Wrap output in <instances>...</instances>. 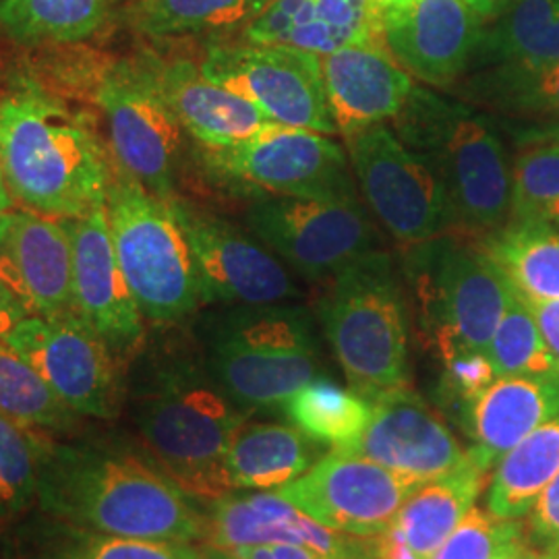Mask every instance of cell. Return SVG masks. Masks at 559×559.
Masks as SVG:
<instances>
[{
	"label": "cell",
	"mask_w": 559,
	"mask_h": 559,
	"mask_svg": "<svg viewBox=\"0 0 559 559\" xmlns=\"http://www.w3.org/2000/svg\"><path fill=\"white\" fill-rule=\"evenodd\" d=\"M36 508L129 539L203 543L205 512L150 454L119 438L44 441Z\"/></svg>",
	"instance_id": "obj_1"
},
{
	"label": "cell",
	"mask_w": 559,
	"mask_h": 559,
	"mask_svg": "<svg viewBox=\"0 0 559 559\" xmlns=\"http://www.w3.org/2000/svg\"><path fill=\"white\" fill-rule=\"evenodd\" d=\"M124 400L143 450L182 491L203 503L233 491L224 460L249 415L212 378L203 353L180 344L143 348Z\"/></svg>",
	"instance_id": "obj_2"
},
{
	"label": "cell",
	"mask_w": 559,
	"mask_h": 559,
	"mask_svg": "<svg viewBox=\"0 0 559 559\" xmlns=\"http://www.w3.org/2000/svg\"><path fill=\"white\" fill-rule=\"evenodd\" d=\"M0 166L13 201L52 221L104 205L117 170L94 120L29 75L0 100Z\"/></svg>",
	"instance_id": "obj_3"
},
{
	"label": "cell",
	"mask_w": 559,
	"mask_h": 559,
	"mask_svg": "<svg viewBox=\"0 0 559 559\" xmlns=\"http://www.w3.org/2000/svg\"><path fill=\"white\" fill-rule=\"evenodd\" d=\"M394 124L400 141L438 170L459 230L483 240L510 221L512 166L487 115L413 87Z\"/></svg>",
	"instance_id": "obj_4"
},
{
	"label": "cell",
	"mask_w": 559,
	"mask_h": 559,
	"mask_svg": "<svg viewBox=\"0 0 559 559\" xmlns=\"http://www.w3.org/2000/svg\"><path fill=\"white\" fill-rule=\"evenodd\" d=\"M201 342L212 378L247 415L282 411L320 378L316 323L300 305H233L205 320Z\"/></svg>",
	"instance_id": "obj_5"
},
{
	"label": "cell",
	"mask_w": 559,
	"mask_h": 559,
	"mask_svg": "<svg viewBox=\"0 0 559 559\" xmlns=\"http://www.w3.org/2000/svg\"><path fill=\"white\" fill-rule=\"evenodd\" d=\"M318 311L340 369L357 394L373 402L411 388L406 307L383 251L367 253L330 280Z\"/></svg>",
	"instance_id": "obj_6"
},
{
	"label": "cell",
	"mask_w": 559,
	"mask_h": 559,
	"mask_svg": "<svg viewBox=\"0 0 559 559\" xmlns=\"http://www.w3.org/2000/svg\"><path fill=\"white\" fill-rule=\"evenodd\" d=\"M406 276L440 355L487 353L512 295V282L483 242L462 230L408 245Z\"/></svg>",
	"instance_id": "obj_7"
},
{
	"label": "cell",
	"mask_w": 559,
	"mask_h": 559,
	"mask_svg": "<svg viewBox=\"0 0 559 559\" xmlns=\"http://www.w3.org/2000/svg\"><path fill=\"white\" fill-rule=\"evenodd\" d=\"M106 218L143 320L179 323L203 305L191 247L170 201L117 168L106 193Z\"/></svg>",
	"instance_id": "obj_8"
},
{
	"label": "cell",
	"mask_w": 559,
	"mask_h": 559,
	"mask_svg": "<svg viewBox=\"0 0 559 559\" xmlns=\"http://www.w3.org/2000/svg\"><path fill=\"white\" fill-rule=\"evenodd\" d=\"M67 80L100 108L117 168L164 200L175 198L185 129L140 59L81 60Z\"/></svg>",
	"instance_id": "obj_9"
},
{
	"label": "cell",
	"mask_w": 559,
	"mask_h": 559,
	"mask_svg": "<svg viewBox=\"0 0 559 559\" xmlns=\"http://www.w3.org/2000/svg\"><path fill=\"white\" fill-rule=\"evenodd\" d=\"M200 156L216 179L265 195L357 200L344 150L318 131L270 124L237 145L201 147Z\"/></svg>",
	"instance_id": "obj_10"
},
{
	"label": "cell",
	"mask_w": 559,
	"mask_h": 559,
	"mask_svg": "<svg viewBox=\"0 0 559 559\" xmlns=\"http://www.w3.org/2000/svg\"><path fill=\"white\" fill-rule=\"evenodd\" d=\"M348 150L365 200L394 239L417 245L459 228L438 170L392 129L360 131L348 138Z\"/></svg>",
	"instance_id": "obj_11"
},
{
	"label": "cell",
	"mask_w": 559,
	"mask_h": 559,
	"mask_svg": "<svg viewBox=\"0 0 559 559\" xmlns=\"http://www.w3.org/2000/svg\"><path fill=\"white\" fill-rule=\"evenodd\" d=\"M253 235L311 282H330L378 249V233L359 200L260 195L247 207Z\"/></svg>",
	"instance_id": "obj_12"
},
{
	"label": "cell",
	"mask_w": 559,
	"mask_h": 559,
	"mask_svg": "<svg viewBox=\"0 0 559 559\" xmlns=\"http://www.w3.org/2000/svg\"><path fill=\"white\" fill-rule=\"evenodd\" d=\"M200 64L210 80L251 102L274 124L323 135L338 133L318 55L288 46L224 40L210 44Z\"/></svg>",
	"instance_id": "obj_13"
},
{
	"label": "cell",
	"mask_w": 559,
	"mask_h": 559,
	"mask_svg": "<svg viewBox=\"0 0 559 559\" xmlns=\"http://www.w3.org/2000/svg\"><path fill=\"white\" fill-rule=\"evenodd\" d=\"M4 340L73 413L90 419L119 417L127 376L117 365V353L78 311L27 316Z\"/></svg>",
	"instance_id": "obj_14"
},
{
	"label": "cell",
	"mask_w": 559,
	"mask_h": 559,
	"mask_svg": "<svg viewBox=\"0 0 559 559\" xmlns=\"http://www.w3.org/2000/svg\"><path fill=\"white\" fill-rule=\"evenodd\" d=\"M419 487L415 480L348 450L323 454L299 479L274 489L323 526L357 539L385 533Z\"/></svg>",
	"instance_id": "obj_15"
},
{
	"label": "cell",
	"mask_w": 559,
	"mask_h": 559,
	"mask_svg": "<svg viewBox=\"0 0 559 559\" xmlns=\"http://www.w3.org/2000/svg\"><path fill=\"white\" fill-rule=\"evenodd\" d=\"M168 201L191 247L203 305H274L299 297L288 270L263 242L193 201Z\"/></svg>",
	"instance_id": "obj_16"
},
{
	"label": "cell",
	"mask_w": 559,
	"mask_h": 559,
	"mask_svg": "<svg viewBox=\"0 0 559 559\" xmlns=\"http://www.w3.org/2000/svg\"><path fill=\"white\" fill-rule=\"evenodd\" d=\"M203 543L237 549L253 545H299L330 559H376L371 539L336 533L284 500L274 489H235L205 501Z\"/></svg>",
	"instance_id": "obj_17"
},
{
	"label": "cell",
	"mask_w": 559,
	"mask_h": 559,
	"mask_svg": "<svg viewBox=\"0 0 559 559\" xmlns=\"http://www.w3.org/2000/svg\"><path fill=\"white\" fill-rule=\"evenodd\" d=\"M62 222L73 251V307L117 353L129 355L145 338L143 316L122 274L110 237L106 203Z\"/></svg>",
	"instance_id": "obj_18"
},
{
	"label": "cell",
	"mask_w": 559,
	"mask_h": 559,
	"mask_svg": "<svg viewBox=\"0 0 559 559\" xmlns=\"http://www.w3.org/2000/svg\"><path fill=\"white\" fill-rule=\"evenodd\" d=\"M381 11V41L408 75L450 87L468 69L483 23L464 0H402Z\"/></svg>",
	"instance_id": "obj_19"
},
{
	"label": "cell",
	"mask_w": 559,
	"mask_h": 559,
	"mask_svg": "<svg viewBox=\"0 0 559 559\" xmlns=\"http://www.w3.org/2000/svg\"><path fill=\"white\" fill-rule=\"evenodd\" d=\"M344 450L419 485L450 473L466 456L450 425L413 388L373 400L369 425Z\"/></svg>",
	"instance_id": "obj_20"
},
{
	"label": "cell",
	"mask_w": 559,
	"mask_h": 559,
	"mask_svg": "<svg viewBox=\"0 0 559 559\" xmlns=\"http://www.w3.org/2000/svg\"><path fill=\"white\" fill-rule=\"evenodd\" d=\"M0 280L27 316L73 307V251L62 222L29 210L0 216Z\"/></svg>",
	"instance_id": "obj_21"
},
{
	"label": "cell",
	"mask_w": 559,
	"mask_h": 559,
	"mask_svg": "<svg viewBox=\"0 0 559 559\" xmlns=\"http://www.w3.org/2000/svg\"><path fill=\"white\" fill-rule=\"evenodd\" d=\"M138 59L185 133L200 147H230L274 124L251 102L210 80L195 60L166 59L152 50L141 52Z\"/></svg>",
	"instance_id": "obj_22"
},
{
	"label": "cell",
	"mask_w": 559,
	"mask_h": 559,
	"mask_svg": "<svg viewBox=\"0 0 559 559\" xmlns=\"http://www.w3.org/2000/svg\"><path fill=\"white\" fill-rule=\"evenodd\" d=\"M321 75L330 115L346 140L396 119L415 87L383 44H355L321 57Z\"/></svg>",
	"instance_id": "obj_23"
},
{
	"label": "cell",
	"mask_w": 559,
	"mask_h": 559,
	"mask_svg": "<svg viewBox=\"0 0 559 559\" xmlns=\"http://www.w3.org/2000/svg\"><path fill=\"white\" fill-rule=\"evenodd\" d=\"M383 11L373 0H270L237 40L288 46L318 57L381 41Z\"/></svg>",
	"instance_id": "obj_24"
},
{
	"label": "cell",
	"mask_w": 559,
	"mask_h": 559,
	"mask_svg": "<svg viewBox=\"0 0 559 559\" xmlns=\"http://www.w3.org/2000/svg\"><path fill=\"white\" fill-rule=\"evenodd\" d=\"M559 417V373L506 376L493 381L471 408V454L493 471L503 454L547 420Z\"/></svg>",
	"instance_id": "obj_25"
},
{
	"label": "cell",
	"mask_w": 559,
	"mask_h": 559,
	"mask_svg": "<svg viewBox=\"0 0 559 559\" xmlns=\"http://www.w3.org/2000/svg\"><path fill=\"white\" fill-rule=\"evenodd\" d=\"M0 559H200V547L106 535L36 508L11 524L0 545Z\"/></svg>",
	"instance_id": "obj_26"
},
{
	"label": "cell",
	"mask_w": 559,
	"mask_h": 559,
	"mask_svg": "<svg viewBox=\"0 0 559 559\" xmlns=\"http://www.w3.org/2000/svg\"><path fill=\"white\" fill-rule=\"evenodd\" d=\"M318 441L293 423L245 420L226 452V477L235 489H278L299 479L323 456Z\"/></svg>",
	"instance_id": "obj_27"
},
{
	"label": "cell",
	"mask_w": 559,
	"mask_h": 559,
	"mask_svg": "<svg viewBox=\"0 0 559 559\" xmlns=\"http://www.w3.org/2000/svg\"><path fill=\"white\" fill-rule=\"evenodd\" d=\"M489 473L491 471L466 450V456L456 468L423 483L404 501L394 524L419 558L431 559L438 554L460 520L479 500Z\"/></svg>",
	"instance_id": "obj_28"
},
{
	"label": "cell",
	"mask_w": 559,
	"mask_h": 559,
	"mask_svg": "<svg viewBox=\"0 0 559 559\" xmlns=\"http://www.w3.org/2000/svg\"><path fill=\"white\" fill-rule=\"evenodd\" d=\"M270 0H127L122 21L150 40L214 36L224 41L255 20Z\"/></svg>",
	"instance_id": "obj_29"
},
{
	"label": "cell",
	"mask_w": 559,
	"mask_h": 559,
	"mask_svg": "<svg viewBox=\"0 0 559 559\" xmlns=\"http://www.w3.org/2000/svg\"><path fill=\"white\" fill-rule=\"evenodd\" d=\"M127 0H0V34L23 46H67L98 36Z\"/></svg>",
	"instance_id": "obj_30"
},
{
	"label": "cell",
	"mask_w": 559,
	"mask_h": 559,
	"mask_svg": "<svg viewBox=\"0 0 559 559\" xmlns=\"http://www.w3.org/2000/svg\"><path fill=\"white\" fill-rule=\"evenodd\" d=\"M559 471V417L547 420L501 456L487 485L485 508L506 520L528 516Z\"/></svg>",
	"instance_id": "obj_31"
},
{
	"label": "cell",
	"mask_w": 559,
	"mask_h": 559,
	"mask_svg": "<svg viewBox=\"0 0 559 559\" xmlns=\"http://www.w3.org/2000/svg\"><path fill=\"white\" fill-rule=\"evenodd\" d=\"M480 242L524 299L559 300V226L508 221Z\"/></svg>",
	"instance_id": "obj_32"
},
{
	"label": "cell",
	"mask_w": 559,
	"mask_h": 559,
	"mask_svg": "<svg viewBox=\"0 0 559 559\" xmlns=\"http://www.w3.org/2000/svg\"><path fill=\"white\" fill-rule=\"evenodd\" d=\"M460 98L514 119H558L559 60L533 67L506 62L483 69L460 87Z\"/></svg>",
	"instance_id": "obj_33"
},
{
	"label": "cell",
	"mask_w": 559,
	"mask_h": 559,
	"mask_svg": "<svg viewBox=\"0 0 559 559\" xmlns=\"http://www.w3.org/2000/svg\"><path fill=\"white\" fill-rule=\"evenodd\" d=\"M282 413L300 431L334 450H344L369 425L373 402L355 390H344L336 381L316 378L284 402Z\"/></svg>",
	"instance_id": "obj_34"
},
{
	"label": "cell",
	"mask_w": 559,
	"mask_h": 559,
	"mask_svg": "<svg viewBox=\"0 0 559 559\" xmlns=\"http://www.w3.org/2000/svg\"><path fill=\"white\" fill-rule=\"evenodd\" d=\"M0 413L32 431L64 433L81 419L20 353L0 338Z\"/></svg>",
	"instance_id": "obj_35"
},
{
	"label": "cell",
	"mask_w": 559,
	"mask_h": 559,
	"mask_svg": "<svg viewBox=\"0 0 559 559\" xmlns=\"http://www.w3.org/2000/svg\"><path fill=\"white\" fill-rule=\"evenodd\" d=\"M510 221L559 226V140L531 133L512 162Z\"/></svg>",
	"instance_id": "obj_36"
},
{
	"label": "cell",
	"mask_w": 559,
	"mask_h": 559,
	"mask_svg": "<svg viewBox=\"0 0 559 559\" xmlns=\"http://www.w3.org/2000/svg\"><path fill=\"white\" fill-rule=\"evenodd\" d=\"M498 378L559 373L558 360L540 334L528 302L512 286L506 313L487 346Z\"/></svg>",
	"instance_id": "obj_37"
},
{
	"label": "cell",
	"mask_w": 559,
	"mask_h": 559,
	"mask_svg": "<svg viewBox=\"0 0 559 559\" xmlns=\"http://www.w3.org/2000/svg\"><path fill=\"white\" fill-rule=\"evenodd\" d=\"M559 0H516L483 23L471 64L489 69L522 59L558 20Z\"/></svg>",
	"instance_id": "obj_38"
},
{
	"label": "cell",
	"mask_w": 559,
	"mask_h": 559,
	"mask_svg": "<svg viewBox=\"0 0 559 559\" xmlns=\"http://www.w3.org/2000/svg\"><path fill=\"white\" fill-rule=\"evenodd\" d=\"M44 433L0 413V520L23 514L38 496Z\"/></svg>",
	"instance_id": "obj_39"
},
{
	"label": "cell",
	"mask_w": 559,
	"mask_h": 559,
	"mask_svg": "<svg viewBox=\"0 0 559 559\" xmlns=\"http://www.w3.org/2000/svg\"><path fill=\"white\" fill-rule=\"evenodd\" d=\"M520 535H524V522L500 519L487 508L473 506L431 559H496Z\"/></svg>",
	"instance_id": "obj_40"
},
{
	"label": "cell",
	"mask_w": 559,
	"mask_h": 559,
	"mask_svg": "<svg viewBox=\"0 0 559 559\" xmlns=\"http://www.w3.org/2000/svg\"><path fill=\"white\" fill-rule=\"evenodd\" d=\"M440 380V404L445 413L466 429L473 404L498 380V373L487 353L460 350L443 357Z\"/></svg>",
	"instance_id": "obj_41"
},
{
	"label": "cell",
	"mask_w": 559,
	"mask_h": 559,
	"mask_svg": "<svg viewBox=\"0 0 559 559\" xmlns=\"http://www.w3.org/2000/svg\"><path fill=\"white\" fill-rule=\"evenodd\" d=\"M524 535L539 554H559V471L531 508Z\"/></svg>",
	"instance_id": "obj_42"
},
{
	"label": "cell",
	"mask_w": 559,
	"mask_h": 559,
	"mask_svg": "<svg viewBox=\"0 0 559 559\" xmlns=\"http://www.w3.org/2000/svg\"><path fill=\"white\" fill-rule=\"evenodd\" d=\"M237 559H330L299 545H253L230 549Z\"/></svg>",
	"instance_id": "obj_43"
},
{
	"label": "cell",
	"mask_w": 559,
	"mask_h": 559,
	"mask_svg": "<svg viewBox=\"0 0 559 559\" xmlns=\"http://www.w3.org/2000/svg\"><path fill=\"white\" fill-rule=\"evenodd\" d=\"M524 300L528 302L540 334L547 342L551 355L558 360L559 367V300Z\"/></svg>",
	"instance_id": "obj_44"
},
{
	"label": "cell",
	"mask_w": 559,
	"mask_h": 559,
	"mask_svg": "<svg viewBox=\"0 0 559 559\" xmlns=\"http://www.w3.org/2000/svg\"><path fill=\"white\" fill-rule=\"evenodd\" d=\"M373 551L376 559H423L411 549V545L404 539L402 531L396 524H392L380 537H373Z\"/></svg>",
	"instance_id": "obj_45"
},
{
	"label": "cell",
	"mask_w": 559,
	"mask_h": 559,
	"mask_svg": "<svg viewBox=\"0 0 559 559\" xmlns=\"http://www.w3.org/2000/svg\"><path fill=\"white\" fill-rule=\"evenodd\" d=\"M551 60H559V15L558 20L554 21V25L540 36L539 40L535 41L528 52L522 59L514 60L520 64H545Z\"/></svg>",
	"instance_id": "obj_46"
},
{
	"label": "cell",
	"mask_w": 559,
	"mask_h": 559,
	"mask_svg": "<svg viewBox=\"0 0 559 559\" xmlns=\"http://www.w3.org/2000/svg\"><path fill=\"white\" fill-rule=\"evenodd\" d=\"M25 318H27V311L23 309L20 300L9 293V288L0 280V338H7L11 334V330Z\"/></svg>",
	"instance_id": "obj_47"
},
{
	"label": "cell",
	"mask_w": 559,
	"mask_h": 559,
	"mask_svg": "<svg viewBox=\"0 0 559 559\" xmlns=\"http://www.w3.org/2000/svg\"><path fill=\"white\" fill-rule=\"evenodd\" d=\"M464 2L479 17L480 23H487V21L498 17L503 9H508L516 0H464Z\"/></svg>",
	"instance_id": "obj_48"
},
{
	"label": "cell",
	"mask_w": 559,
	"mask_h": 559,
	"mask_svg": "<svg viewBox=\"0 0 559 559\" xmlns=\"http://www.w3.org/2000/svg\"><path fill=\"white\" fill-rule=\"evenodd\" d=\"M496 559H540V554L526 540V535H520L519 539L510 540Z\"/></svg>",
	"instance_id": "obj_49"
},
{
	"label": "cell",
	"mask_w": 559,
	"mask_h": 559,
	"mask_svg": "<svg viewBox=\"0 0 559 559\" xmlns=\"http://www.w3.org/2000/svg\"><path fill=\"white\" fill-rule=\"evenodd\" d=\"M198 547H200V559H237L230 549L216 547L210 543H201Z\"/></svg>",
	"instance_id": "obj_50"
},
{
	"label": "cell",
	"mask_w": 559,
	"mask_h": 559,
	"mask_svg": "<svg viewBox=\"0 0 559 559\" xmlns=\"http://www.w3.org/2000/svg\"><path fill=\"white\" fill-rule=\"evenodd\" d=\"M11 207H13V198H11L9 189H7L4 175H2V166H0V216L7 214V212H11Z\"/></svg>",
	"instance_id": "obj_51"
},
{
	"label": "cell",
	"mask_w": 559,
	"mask_h": 559,
	"mask_svg": "<svg viewBox=\"0 0 559 559\" xmlns=\"http://www.w3.org/2000/svg\"><path fill=\"white\" fill-rule=\"evenodd\" d=\"M380 9H388V7H394V4H399L402 0H373Z\"/></svg>",
	"instance_id": "obj_52"
},
{
	"label": "cell",
	"mask_w": 559,
	"mask_h": 559,
	"mask_svg": "<svg viewBox=\"0 0 559 559\" xmlns=\"http://www.w3.org/2000/svg\"><path fill=\"white\" fill-rule=\"evenodd\" d=\"M540 559H559V554H540Z\"/></svg>",
	"instance_id": "obj_53"
},
{
	"label": "cell",
	"mask_w": 559,
	"mask_h": 559,
	"mask_svg": "<svg viewBox=\"0 0 559 559\" xmlns=\"http://www.w3.org/2000/svg\"><path fill=\"white\" fill-rule=\"evenodd\" d=\"M556 138H558V140H559V129H558V131H556Z\"/></svg>",
	"instance_id": "obj_54"
}]
</instances>
